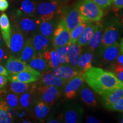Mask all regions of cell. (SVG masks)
Segmentation results:
<instances>
[{
  "label": "cell",
  "instance_id": "e0dca14e",
  "mask_svg": "<svg viewBox=\"0 0 123 123\" xmlns=\"http://www.w3.org/2000/svg\"><path fill=\"white\" fill-rule=\"evenodd\" d=\"M0 33L6 46L9 49L12 35V26L7 14L4 12L0 15Z\"/></svg>",
  "mask_w": 123,
  "mask_h": 123
},
{
  "label": "cell",
  "instance_id": "9a60e30c",
  "mask_svg": "<svg viewBox=\"0 0 123 123\" xmlns=\"http://www.w3.org/2000/svg\"><path fill=\"white\" fill-rule=\"evenodd\" d=\"M38 84L51 86L57 87L61 90L63 89L67 81L55 75L52 71H46L42 74Z\"/></svg>",
  "mask_w": 123,
  "mask_h": 123
},
{
  "label": "cell",
  "instance_id": "8d00e7d4",
  "mask_svg": "<svg viewBox=\"0 0 123 123\" xmlns=\"http://www.w3.org/2000/svg\"><path fill=\"white\" fill-rule=\"evenodd\" d=\"M105 108L111 111L123 112V96L114 103L108 105Z\"/></svg>",
  "mask_w": 123,
  "mask_h": 123
},
{
  "label": "cell",
  "instance_id": "ffe728a7",
  "mask_svg": "<svg viewBox=\"0 0 123 123\" xmlns=\"http://www.w3.org/2000/svg\"><path fill=\"white\" fill-rule=\"evenodd\" d=\"M95 24L96 28L95 31L88 44L87 45L88 46V50L91 51H94L100 47L103 37L104 25L100 21L95 22Z\"/></svg>",
  "mask_w": 123,
  "mask_h": 123
},
{
  "label": "cell",
  "instance_id": "484cf974",
  "mask_svg": "<svg viewBox=\"0 0 123 123\" xmlns=\"http://www.w3.org/2000/svg\"><path fill=\"white\" fill-rule=\"evenodd\" d=\"M104 107L114 103L123 96V88H119L105 93L101 95Z\"/></svg>",
  "mask_w": 123,
  "mask_h": 123
},
{
  "label": "cell",
  "instance_id": "f35d334b",
  "mask_svg": "<svg viewBox=\"0 0 123 123\" xmlns=\"http://www.w3.org/2000/svg\"><path fill=\"white\" fill-rule=\"evenodd\" d=\"M93 2L99 6L101 9H105L108 8L112 4L113 0H92Z\"/></svg>",
  "mask_w": 123,
  "mask_h": 123
},
{
  "label": "cell",
  "instance_id": "7bdbcfd3",
  "mask_svg": "<svg viewBox=\"0 0 123 123\" xmlns=\"http://www.w3.org/2000/svg\"><path fill=\"white\" fill-rule=\"evenodd\" d=\"M9 7L7 0H0V12H5Z\"/></svg>",
  "mask_w": 123,
  "mask_h": 123
},
{
  "label": "cell",
  "instance_id": "e575fe53",
  "mask_svg": "<svg viewBox=\"0 0 123 123\" xmlns=\"http://www.w3.org/2000/svg\"><path fill=\"white\" fill-rule=\"evenodd\" d=\"M88 23V22H86L81 23V24L78 25L76 27H75L74 29L71 31L70 42H77L79 37L80 36L81 33H83Z\"/></svg>",
  "mask_w": 123,
  "mask_h": 123
},
{
  "label": "cell",
  "instance_id": "5bb4252c",
  "mask_svg": "<svg viewBox=\"0 0 123 123\" xmlns=\"http://www.w3.org/2000/svg\"><path fill=\"white\" fill-rule=\"evenodd\" d=\"M31 41L37 54L42 55L46 51L50 50L52 41L39 33H36L31 37Z\"/></svg>",
  "mask_w": 123,
  "mask_h": 123
},
{
  "label": "cell",
  "instance_id": "9c48e42d",
  "mask_svg": "<svg viewBox=\"0 0 123 123\" xmlns=\"http://www.w3.org/2000/svg\"><path fill=\"white\" fill-rule=\"evenodd\" d=\"M121 53L117 42L106 47H101L99 52V65L104 66L113 62Z\"/></svg>",
  "mask_w": 123,
  "mask_h": 123
},
{
  "label": "cell",
  "instance_id": "b9f144b4",
  "mask_svg": "<svg viewBox=\"0 0 123 123\" xmlns=\"http://www.w3.org/2000/svg\"><path fill=\"white\" fill-rule=\"evenodd\" d=\"M8 80V77L7 78V76H4V75H0V92H1V90L4 88V87L7 84Z\"/></svg>",
  "mask_w": 123,
  "mask_h": 123
},
{
  "label": "cell",
  "instance_id": "1f68e13d",
  "mask_svg": "<svg viewBox=\"0 0 123 123\" xmlns=\"http://www.w3.org/2000/svg\"><path fill=\"white\" fill-rule=\"evenodd\" d=\"M9 106L4 100H0V123H13V117L9 112Z\"/></svg>",
  "mask_w": 123,
  "mask_h": 123
},
{
  "label": "cell",
  "instance_id": "d4e9b609",
  "mask_svg": "<svg viewBox=\"0 0 123 123\" xmlns=\"http://www.w3.org/2000/svg\"><path fill=\"white\" fill-rule=\"evenodd\" d=\"M55 28L54 19L47 21H40L38 32L52 41Z\"/></svg>",
  "mask_w": 123,
  "mask_h": 123
},
{
  "label": "cell",
  "instance_id": "44dd1931",
  "mask_svg": "<svg viewBox=\"0 0 123 123\" xmlns=\"http://www.w3.org/2000/svg\"><path fill=\"white\" fill-rule=\"evenodd\" d=\"M51 107L43 101L36 100L31 108L33 110V117L41 122L43 121L50 113Z\"/></svg>",
  "mask_w": 123,
  "mask_h": 123
},
{
  "label": "cell",
  "instance_id": "74e56055",
  "mask_svg": "<svg viewBox=\"0 0 123 123\" xmlns=\"http://www.w3.org/2000/svg\"><path fill=\"white\" fill-rule=\"evenodd\" d=\"M114 73L119 80L123 82V67L117 63L116 61L113 62L112 64Z\"/></svg>",
  "mask_w": 123,
  "mask_h": 123
},
{
  "label": "cell",
  "instance_id": "83f0119b",
  "mask_svg": "<svg viewBox=\"0 0 123 123\" xmlns=\"http://www.w3.org/2000/svg\"><path fill=\"white\" fill-rule=\"evenodd\" d=\"M36 54L32 43L31 38H27L19 58L26 63H28Z\"/></svg>",
  "mask_w": 123,
  "mask_h": 123
},
{
  "label": "cell",
  "instance_id": "5b68a950",
  "mask_svg": "<svg viewBox=\"0 0 123 123\" xmlns=\"http://www.w3.org/2000/svg\"><path fill=\"white\" fill-rule=\"evenodd\" d=\"M61 91L54 86L35 84V92L37 99L43 101L51 107L59 98Z\"/></svg>",
  "mask_w": 123,
  "mask_h": 123
},
{
  "label": "cell",
  "instance_id": "f546056e",
  "mask_svg": "<svg viewBox=\"0 0 123 123\" xmlns=\"http://www.w3.org/2000/svg\"><path fill=\"white\" fill-rule=\"evenodd\" d=\"M37 5V4L35 0H22L18 10L23 14L34 17L36 15L35 9Z\"/></svg>",
  "mask_w": 123,
  "mask_h": 123
},
{
  "label": "cell",
  "instance_id": "60d3db41",
  "mask_svg": "<svg viewBox=\"0 0 123 123\" xmlns=\"http://www.w3.org/2000/svg\"><path fill=\"white\" fill-rule=\"evenodd\" d=\"M112 4L116 11L123 8V0H113Z\"/></svg>",
  "mask_w": 123,
  "mask_h": 123
},
{
  "label": "cell",
  "instance_id": "7a4b0ae2",
  "mask_svg": "<svg viewBox=\"0 0 123 123\" xmlns=\"http://www.w3.org/2000/svg\"><path fill=\"white\" fill-rule=\"evenodd\" d=\"M40 21L36 17H29L16 10L11 16V25L19 29L26 38L31 37L37 33Z\"/></svg>",
  "mask_w": 123,
  "mask_h": 123
},
{
  "label": "cell",
  "instance_id": "681fc988",
  "mask_svg": "<svg viewBox=\"0 0 123 123\" xmlns=\"http://www.w3.org/2000/svg\"><path fill=\"white\" fill-rule=\"evenodd\" d=\"M120 122L121 123H123V115H122L120 118Z\"/></svg>",
  "mask_w": 123,
  "mask_h": 123
},
{
  "label": "cell",
  "instance_id": "7dc6e473",
  "mask_svg": "<svg viewBox=\"0 0 123 123\" xmlns=\"http://www.w3.org/2000/svg\"><path fill=\"white\" fill-rule=\"evenodd\" d=\"M5 43L1 34L0 33V46H5Z\"/></svg>",
  "mask_w": 123,
  "mask_h": 123
},
{
  "label": "cell",
  "instance_id": "836d02e7",
  "mask_svg": "<svg viewBox=\"0 0 123 123\" xmlns=\"http://www.w3.org/2000/svg\"><path fill=\"white\" fill-rule=\"evenodd\" d=\"M68 48L69 43L54 49L58 55L61 65L69 64Z\"/></svg>",
  "mask_w": 123,
  "mask_h": 123
},
{
  "label": "cell",
  "instance_id": "4fadbf2b",
  "mask_svg": "<svg viewBox=\"0 0 123 123\" xmlns=\"http://www.w3.org/2000/svg\"><path fill=\"white\" fill-rule=\"evenodd\" d=\"M42 74L38 71L25 70L14 74H9L8 79L10 81H19L26 83L37 81L40 79Z\"/></svg>",
  "mask_w": 123,
  "mask_h": 123
},
{
  "label": "cell",
  "instance_id": "277c9868",
  "mask_svg": "<svg viewBox=\"0 0 123 123\" xmlns=\"http://www.w3.org/2000/svg\"><path fill=\"white\" fill-rule=\"evenodd\" d=\"M62 5L59 0H53L38 4L35 9L36 17L39 21L54 19L56 15L61 13Z\"/></svg>",
  "mask_w": 123,
  "mask_h": 123
},
{
  "label": "cell",
  "instance_id": "bcb514c9",
  "mask_svg": "<svg viewBox=\"0 0 123 123\" xmlns=\"http://www.w3.org/2000/svg\"><path fill=\"white\" fill-rule=\"evenodd\" d=\"M115 61H116L117 63H118L120 65L123 67V54L122 53H120L119 55H118L117 58Z\"/></svg>",
  "mask_w": 123,
  "mask_h": 123
},
{
  "label": "cell",
  "instance_id": "6da1fadb",
  "mask_svg": "<svg viewBox=\"0 0 123 123\" xmlns=\"http://www.w3.org/2000/svg\"><path fill=\"white\" fill-rule=\"evenodd\" d=\"M83 79L98 94L105 93L119 88H123V82L112 72L99 67H92L81 73Z\"/></svg>",
  "mask_w": 123,
  "mask_h": 123
},
{
  "label": "cell",
  "instance_id": "f1b7e54d",
  "mask_svg": "<svg viewBox=\"0 0 123 123\" xmlns=\"http://www.w3.org/2000/svg\"><path fill=\"white\" fill-rule=\"evenodd\" d=\"M95 28H96V24L88 22L80 36L79 37L77 43L81 47L87 46L91 39L95 31Z\"/></svg>",
  "mask_w": 123,
  "mask_h": 123
},
{
  "label": "cell",
  "instance_id": "ee69618b",
  "mask_svg": "<svg viewBox=\"0 0 123 123\" xmlns=\"http://www.w3.org/2000/svg\"><path fill=\"white\" fill-rule=\"evenodd\" d=\"M86 122L89 123H99L102 122V121L94 116H89L86 119Z\"/></svg>",
  "mask_w": 123,
  "mask_h": 123
},
{
  "label": "cell",
  "instance_id": "7c38bea8",
  "mask_svg": "<svg viewBox=\"0 0 123 123\" xmlns=\"http://www.w3.org/2000/svg\"><path fill=\"white\" fill-rule=\"evenodd\" d=\"M5 68L8 71L9 74H14L23 71H35L31 68L27 63L25 62L19 58L15 57L12 55L9 56L8 59L5 62Z\"/></svg>",
  "mask_w": 123,
  "mask_h": 123
},
{
  "label": "cell",
  "instance_id": "816d5d0a",
  "mask_svg": "<svg viewBox=\"0 0 123 123\" xmlns=\"http://www.w3.org/2000/svg\"><path fill=\"white\" fill-rule=\"evenodd\" d=\"M49 1H53V0H49Z\"/></svg>",
  "mask_w": 123,
  "mask_h": 123
},
{
  "label": "cell",
  "instance_id": "30bf717a",
  "mask_svg": "<svg viewBox=\"0 0 123 123\" xmlns=\"http://www.w3.org/2000/svg\"><path fill=\"white\" fill-rule=\"evenodd\" d=\"M84 110L75 103H72L66 106L63 112V122L66 123H80L83 115Z\"/></svg>",
  "mask_w": 123,
  "mask_h": 123
},
{
  "label": "cell",
  "instance_id": "8fae6325",
  "mask_svg": "<svg viewBox=\"0 0 123 123\" xmlns=\"http://www.w3.org/2000/svg\"><path fill=\"white\" fill-rule=\"evenodd\" d=\"M84 81L81 73L67 81L63 88V95L65 99H75L81 87L84 84Z\"/></svg>",
  "mask_w": 123,
  "mask_h": 123
},
{
  "label": "cell",
  "instance_id": "ab89813d",
  "mask_svg": "<svg viewBox=\"0 0 123 123\" xmlns=\"http://www.w3.org/2000/svg\"><path fill=\"white\" fill-rule=\"evenodd\" d=\"M10 54L5 49V46H0V63L6 62L10 56Z\"/></svg>",
  "mask_w": 123,
  "mask_h": 123
},
{
  "label": "cell",
  "instance_id": "3957f363",
  "mask_svg": "<svg viewBox=\"0 0 123 123\" xmlns=\"http://www.w3.org/2000/svg\"><path fill=\"white\" fill-rule=\"evenodd\" d=\"M77 4L80 13L86 22H99L104 17L103 9L92 0H82Z\"/></svg>",
  "mask_w": 123,
  "mask_h": 123
},
{
  "label": "cell",
  "instance_id": "ba28073f",
  "mask_svg": "<svg viewBox=\"0 0 123 123\" xmlns=\"http://www.w3.org/2000/svg\"><path fill=\"white\" fill-rule=\"evenodd\" d=\"M12 26V35L10 42V54L19 58L27 38L19 29Z\"/></svg>",
  "mask_w": 123,
  "mask_h": 123
},
{
  "label": "cell",
  "instance_id": "f907efd6",
  "mask_svg": "<svg viewBox=\"0 0 123 123\" xmlns=\"http://www.w3.org/2000/svg\"><path fill=\"white\" fill-rule=\"evenodd\" d=\"M10 1H15V0H10Z\"/></svg>",
  "mask_w": 123,
  "mask_h": 123
},
{
  "label": "cell",
  "instance_id": "d6986e66",
  "mask_svg": "<svg viewBox=\"0 0 123 123\" xmlns=\"http://www.w3.org/2000/svg\"><path fill=\"white\" fill-rule=\"evenodd\" d=\"M35 89V84H32L31 88L27 91L20 95L19 96L20 108L28 110L33 107L37 100Z\"/></svg>",
  "mask_w": 123,
  "mask_h": 123
},
{
  "label": "cell",
  "instance_id": "d6a6232c",
  "mask_svg": "<svg viewBox=\"0 0 123 123\" xmlns=\"http://www.w3.org/2000/svg\"><path fill=\"white\" fill-rule=\"evenodd\" d=\"M32 84L26 83L19 81H11L10 85V90L12 92L20 95L26 92L31 87Z\"/></svg>",
  "mask_w": 123,
  "mask_h": 123
},
{
  "label": "cell",
  "instance_id": "2e32d148",
  "mask_svg": "<svg viewBox=\"0 0 123 123\" xmlns=\"http://www.w3.org/2000/svg\"><path fill=\"white\" fill-rule=\"evenodd\" d=\"M52 72L67 82L74 77L81 73L76 67L68 64L60 65L56 68H53Z\"/></svg>",
  "mask_w": 123,
  "mask_h": 123
},
{
  "label": "cell",
  "instance_id": "f6af8a7d",
  "mask_svg": "<svg viewBox=\"0 0 123 123\" xmlns=\"http://www.w3.org/2000/svg\"><path fill=\"white\" fill-rule=\"evenodd\" d=\"M0 75H4V76L7 77H8L9 75V74L6 70V68L4 67L1 63H0Z\"/></svg>",
  "mask_w": 123,
  "mask_h": 123
},
{
  "label": "cell",
  "instance_id": "ac0fdd59",
  "mask_svg": "<svg viewBox=\"0 0 123 123\" xmlns=\"http://www.w3.org/2000/svg\"><path fill=\"white\" fill-rule=\"evenodd\" d=\"M64 18L70 31H71L81 23L86 22L80 13L78 4L68 10V12L66 13Z\"/></svg>",
  "mask_w": 123,
  "mask_h": 123
},
{
  "label": "cell",
  "instance_id": "52a82bcc",
  "mask_svg": "<svg viewBox=\"0 0 123 123\" xmlns=\"http://www.w3.org/2000/svg\"><path fill=\"white\" fill-rule=\"evenodd\" d=\"M71 31L64 17H62L55 27L53 33L52 43L54 48L65 45L70 43Z\"/></svg>",
  "mask_w": 123,
  "mask_h": 123
},
{
  "label": "cell",
  "instance_id": "4316f807",
  "mask_svg": "<svg viewBox=\"0 0 123 123\" xmlns=\"http://www.w3.org/2000/svg\"><path fill=\"white\" fill-rule=\"evenodd\" d=\"M27 63L31 68L38 71L41 73H45L47 71L49 68L48 64L43 58L42 55L37 53Z\"/></svg>",
  "mask_w": 123,
  "mask_h": 123
},
{
  "label": "cell",
  "instance_id": "c3c4849f",
  "mask_svg": "<svg viewBox=\"0 0 123 123\" xmlns=\"http://www.w3.org/2000/svg\"><path fill=\"white\" fill-rule=\"evenodd\" d=\"M120 49L121 53L123 54V38L121 39L120 43Z\"/></svg>",
  "mask_w": 123,
  "mask_h": 123
},
{
  "label": "cell",
  "instance_id": "d590c367",
  "mask_svg": "<svg viewBox=\"0 0 123 123\" xmlns=\"http://www.w3.org/2000/svg\"><path fill=\"white\" fill-rule=\"evenodd\" d=\"M4 101L6 103L9 107L16 109H19V96L16 93H8L6 95Z\"/></svg>",
  "mask_w": 123,
  "mask_h": 123
},
{
  "label": "cell",
  "instance_id": "4dcf8cb0",
  "mask_svg": "<svg viewBox=\"0 0 123 123\" xmlns=\"http://www.w3.org/2000/svg\"><path fill=\"white\" fill-rule=\"evenodd\" d=\"M43 58L48 64L49 68H55L61 65L58 55L54 49L46 51L42 54Z\"/></svg>",
  "mask_w": 123,
  "mask_h": 123
},
{
  "label": "cell",
  "instance_id": "7402d4cb",
  "mask_svg": "<svg viewBox=\"0 0 123 123\" xmlns=\"http://www.w3.org/2000/svg\"><path fill=\"white\" fill-rule=\"evenodd\" d=\"M79 95L83 102L90 108H94L98 104V100L94 92L87 85H83L79 91Z\"/></svg>",
  "mask_w": 123,
  "mask_h": 123
},
{
  "label": "cell",
  "instance_id": "603a6c76",
  "mask_svg": "<svg viewBox=\"0 0 123 123\" xmlns=\"http://www.w3.org/2000/svg\"><path fill=\"white\" fill-rule=\"evenodd\" d=\"M94 55L93 51H87L85 53L81 54L78 61L77 68L81 73L88 70L92 67V63L93 61Z\"/></svg>",
  "mask_w": 123,
  "mask_h": 123
},
{
  "label": "cell",
  "instance_id": "8992f818",
  "mask_svg": "<svg viewBox=\"0 0 123 123\" xmlns=\"http://www.w3.org/2000/svg\"><path fill=\"white\" fill-rule=\"evenodd\" d=\"M120 23L117 20L108 21L104 25V33L101 47H106L117 42L120 35Z\"/></svg>",
  "mask_w": 123,
  "mask_h": 123
},
{
  "label": "cell",
  "instance_id": "cb8c5ba5",
  "mask_svg": "<svg viewBox=\"0 0 123 123\" xmlns=\"http://www.w3.org/2000/svg\"><path fill=\"white\" fill-rule=\"evenodd\" d=\"M81 46L78 43H69L68 59L69 64L71 66L77 68V64L81 54Z\"/></svg>",
  "mask_w": 123,
  "mask_h": 123
}]
</instances>
